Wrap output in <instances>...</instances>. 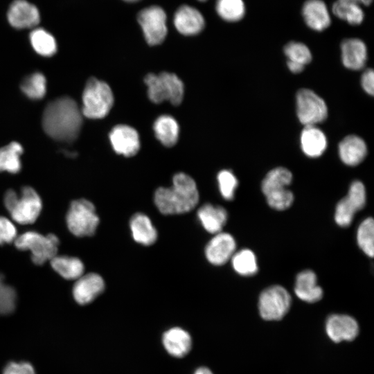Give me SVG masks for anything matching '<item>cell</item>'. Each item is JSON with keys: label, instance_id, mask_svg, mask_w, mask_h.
<instances>
[{"label": "cell", "instance_id": "7a4b0ae2", "mask_svg": "<svg viewBox=\"0 0 374 374\" xmlns=\"http://www.w3.org/2000/svg\"><path fill=\"white\" fill-rule=\"evenodd\" d=\"M198 201L199 193L195 181L183 172L174 175L171 187H160L154 193V203L164 215L189 212Z\"/></svg>", "mask_w": 374, "mask_h": 374}, {"label": "cell", "instance_id": "30bf717a", "mask_svg": "<svg viewBox=\"0 0 374 374\" xmlns=\"http://www.w3.org/2000/svg\"><path fill=\"white\" fill-rule=\"evenodd\" d=\"M291 296L280 285H273L264 290L260 295L258 308L261 317L267 321L281 319L288 312Z\"/></svg>", "mask_w": 374, "mask_h": 374}, {"label": "cell", "instance_id": "8d00e7d4", "mask_svg": "<svg viewBox=\"0 0 374 374\" xmlns=\"http://www.w3.org/2000/svg\"><path fill=\"white\" fill-rule=\"evenodd\" d=\"M16 303V291L6 283L3 275L0 273V315L12 313L15 309Z\"/></svg>", "mask_w": 374, "mask_h": 374}, {"label": "cell", "instance_id": "9c48e42d", "mask_svg": "<svg viewBox=\"0 0 374 374\" xmlns=\"http://www.w3.org/2000/svg\"><path fill=\"white\" fill-rule=\"evenodd\" d=\"M296 112L304 126H312L326 119L328 107L323 99L315 92L301 89L296 93Z\"/></svg>", "mask_w": 374, "mask_h": 374}, {"label": "cell", "instance_id": "44dd1931", "mask_svg": "<svg viewBox=\"0 0 374 374\" xmlns=\"http://www.w3.org/2000/svg\"><path fill=\"white\" fill-rule=\"evenodd\" d=\"M339 155L346 165L355 166L359 164L367 154L364 141L357 135H348L341 141L338 146Z\"/></svg>", "mask_w": 374, "mask_h": 374}, {"label": "cell", "instance_id": "1f68e13d", "mask_svg": "<svg viewBox=\"0 0 374 374\" xmlns=\"http://www.w3.org/2000/svg\"><path fill=\"white\" fill-rule=\"evenodd\" d=\"M215 8L218 15L229 22L241 20L246 12L243 0H217Z\"/></svg>", "mask_w": 374, "mask_h": 374}, {"label": "cell", "instance_id": "4fadbf2b", "mask_svg": "<svg viewBox=\"0 0 374 374\" xmlns=\"http://www.w3.org/2000/svg\"><path fill=\"white\" fill-rule=\"evenodd\" d=\"M109 139L114 151L125 157L135 155L140 148L139 134L126 125L115 126L109 133Z\"/></svg>", "mask_w": 374, "mask_h": 374}, {"label": "cell", "instance_id": "277c9868", "mask_svg": "<svg viewBox=\"0 0 374 374\" xmlns=\"http://www.w3.org/2000/svg\"><path fill=\"white\" fill-rule=\"evenodd\" d=\"M292 180V172L282 167L274 168L267 174L262 182V191L271 208L283 211L292 205L294 195L287 188Z\"/></svg>", "mask_w": 374, "mask_h": 374}, {"label": "cell", "instance_id": "d6986e66", "mask_svg": "<svg viewBox=\"0 0 374 374\" xmlns=\"http://www.w3.org/2000/svg\"><path fill=\"white\" fill-rule=\"evenodd\" d=\"M302 16L306 25L316 31H323L331 23L329 10L322 0H307L302 7Z\"/></svg>", "mask_w": 374, "mask_h": 374}, {"label": "cell", "instance_id": "7402d4cb", "mask_svg": "<svg viewBox=\"0 0 374 374\" xmlns=\"http://www.w3.org/2000/svg\"><path fill=\"white\" fill-rule=\"evenodd\" d=\"M163 345L166 351L175 357L186 355L192 347V339L185 330L175 327L166 331L162 337Z\"/></svg>", "mask_w": 374, "mask_h": 374}, {"label": "cell", "instance_id": "ab89813d", "mask_svg": "<svg viewBox=\"0 0 374 374\" xmlns=\"http://www.w3.org/2000/svg\"><path fill=\"white\" fill-rule=\"evenodd\" d=\"M3 374H35V372L28 362H11L5 367Z\"/></svg>", "mask_w": 374, "mask_h": 374}, {"label": "cell", "instance_id": "bcb514c9", "mask_svg": "<svg viewBox=\"0 0 374 374\" xmlns=\"http://www.w3.org/2000/svg\"><path fill=\"white\" fill-rule=\"evenodd\" d=\"M200 1H206V0H199Z\"/></svg>", "mask_w": 374, "mask_h": 374}, {"label": "cell", "instance_id": "52a82bcc", "mask_svg": "<svg viewBox=\"0 0 374 374\" xmlns=\"http://www.w3.org/2000/svg\"><path fill=\"white\" fill-rule=\"evenodd\" d=\"M15 247L21 251H30L32 262L42 265L57 255L59 246L58 238L50 233L44 235L37 231H26L15 239Z\"/></svg>", "mask_w": 374, "mask_h": 374}, {"label": "cell", "instance_id": "2e32d148", "mask_svg": "<svg viewBox=\"0 0 374 374\" xmlns=\"http://www.w3.org/2000/svg\"><path fill=\"white\" fill-rule=\"evenodd\" d=\"M7 15L10 24L18 29L35 27L40 21L37 8L26 0L14 1Z\"/></svg>", "mask_w": 374, "mask_h": 374}, {"label": "cell", "instance_id": "603a6c76", "mask_svg": "<svg viewBox=\"0 0 374 374\" xmlns=\"http://www.w3.org/2000/svg\"><path fill=\"white\" fill-rule=\"evenodd\" d=\"M294 292L298 298L308 303L317 302L323 296V290L317 283L316 274L308 269L297 275Z\"/></svg>", "mask_w": 374, "mask_h": 374}, {"label": "cell", "instance_id": "60d3db41", "mask_svg": "<svg viewBox=\"0 0 374 374\" xmlns=\"http://www.w3.org/2000/svg\"><path fill=\"white\" fill-rule=\"evenodd\" d=\"M361 83L364 90L373 96L374 93V73L372 69H368L364 72Z\"/></svg>", "mask_w": 374, "mask_h": 374}, {"label": "cell", "instance_id": "f6af8a7d", "mask_svg": "<svg viewBox=\"0 0 374 374\" xmlns=\"http://www.w3.org/2000/svg\"><path fill=\"white\" fill-rule=\"evenodd\" d=\"M123 1H127V2H135V1H138L139 0H123Z\"/></svg>", "mask_w": 374, "mask_h": 374}, {"label": "cell", "instance_id": "8992f818", "mask_svg": "<svg viewBox=\"0 0 374 374\" xmlns=\"http://www.w3.org/2000/svg\"><path fill=\"white\" fill-rule=\"evenodd\" d=\"M144 82L148 87V95L152 102L161 103L168 100L173 105H179L181 103L184 87L182 81L175 73H149L145 77Z\"/></svg>", "mask_w": 374, "mask_h": 374}, {"label": "cell", "instance_id": "8fae6325", "mask_svg": "<svg viewBox=\"0 0 374 374\" xmlns=\"http://www.w3.org/2000/svg\"><path fill=\"white\" fill-rule=\"evenodd\" d=\"M138 21L150 45L163 42L167 35L166 15L161 7L152 6L142 10L138 15Z\"/></svg>", "mask_w": 374, "mask_h": 374}, {"label": "cell", "instance_id": "9a60e30c", "mask_svg": "<svg viewBox=\"0 0 374 374\" xmlns=\"http://www.w3.org/2000/svg\"><path fill=\"white\" fill-rule=\"evenodd\" d=\"M104 289L103 278L98 274L89 273L76 279L72 294L78 304L86 305L92 302Z\"/></svg>", "mask_w": 374, "mask_h": 374}, {"label": "cell", "instance_id": "7bdbcfd3", "mask_svg": "<svg viewBox=\"0 0 374 374\" xmlns=\"http://www.w3.org/2000/svg\"><path fill=\"white\" fill-rule=\"evenodd\" d=\"M342 1L353 3L360 6H368L372 3L373 0H342Z\"/></svg>", "mask_w": 374, "mask_h": 374}, {"label": "cell", "instance_id": "3957f363", "mask_svg": "<svg viewBox=\"0 0 374 374\" xmlns=\"http://www.w3.org/2000/svg\"><path fill=\"white\" fill-rule=\"evenodd\" d=\"M3 204L12 219L22 225L35 222L42 208L40 196L30 186L23 187L19 195L14 190H8L3 197Z\"/></svg>", "mask_w": 374, "mask_h": 374}, {"label": "cell", "instance_id": "b9f144b4", "mask_svg": "<svg viewBox=\"0 0 374 374\" xmlns=\"http://www.w3.org/2000/svg\"><path fill=\"white\" fill-rule=\"evenodd\" d=\"M288 69L294 73H301L303 69L305 66L296 62L287 61Z\"/></svg>", "mask_w": 374, "mask_h": 374}, {"label": "cell", "instance_id": "ffe728a7", "mask_svg": "<svg viewBox=\"0 0 374 374\" xmlns=\"http://www.w3.org/2000/svg\"><path fill=\"white\" fill-rule=\"evenodd\" d=\"M343 64L350 70L362 69L367 60V48L358 38H348L341 44Z\"/></svg>", "mask_w": 374, "mask_h": 374}, {"label": "cell", "instance_id": "484cf974", "mask_svg": "<svg viewBox=\"0 0 374 374\" xmlns=\"http://www.w3.org/2000/svg\"><path fill=\"white\" fill-rule=\"evenodd\" d=\"M130 224L132 237L136 242L148 246L157 240V231L146 215L135 213L132 217Z\"/></svg>", "mask_w": 374, "mask_h": 374}, {"label": "cell", "instance_id": "4316f807", "mask_svg": "<svg viewBox=\"0 0 374 374\" xmlns=\"http://www.w3.org/2000/svg\"><path fill=\"white\" fill-rule=\"evenodd\" d=\"M52 268L66 280H76L83 275V262L76 257L55 256L50 260Z\"/></svg>", "mask_w": 374, "mask_h": 374}, {"label": "cell", "instance_id": "ba28073f", "mask_svg": "<svg viewBox=\"0 0 374 374\" xmlns=\"http://www.w3.org/2000/svg\"><path fill=\"white\" fill-rule=\"evenodd\" d=\"M66 223L70 232L77 237L93 235L99 224L95 206L86 199L73 201L66 215Z\"/></svg>", "mask_w": 374, "mask_h": 374}, {"label": "cell", "instance_id": "e0dca14e", "mask_svg": "<svg viewBox=\"0 0 374 374\" xmlns=\"http://www.w3.org/2000/svg\"><path fill=\"white\" fill-rule=\"evenodd\" d=\"M328 336L335 342L352 341L357 335L359 327L353 317L346 314H332L326 323Z\"/></svg>", "mask_w": 374, "mask_h": 374}, {"label": "cell", "instance_id": "d590c367", "mask_svg": "<svg viewBox=\"0 0 374 374\" xmlns=\"http://www.w3.org/2000/svg\"><path fill=\"white\" fill-rule=\"evenodd\" d=\"M284 53L288 58V61L304 66L309 64L312 58L309 48L303 43L299 42L287 43L284 47Z\"/></svg>", "mask_w": 374, "mask_h": 374}, {"label": "cell", "instance_id": "6da1fadb", "mask_svg": "<svg viewBox=\"0 0 374 374\" xmlns=\"http://www.w3.org/2000/svg\"><path fill=\"white\" fill-rule=\"evenodd\" d=\"M82 114L76 102L70 97H61L50 102L42 116V127L52 139L73 141L80 132Z\"/></svg>", "mask_w": 374, "mask_h": 374}, {"label": "cell", "instance_id": "836d02e7", "mask_svg": "<svg viewBox=\"0 0 374 374\" xmlns=\"http://www.w3.org/2000/svg\"><path fill=\"white\" fill-rule=\"evenodd\" d=\"M21 89L24 94L31 99H41L46 92V80L39 72L26 77L21 83Z\"/></svg>", "mask_w": 374, "mask_h": 374}, {"label": "cell", "instance_id": "4dcf8cb0", "mask_svg": "<svg viewBox=\"0 0 374 374\" xmlns=\"http://www.w3.org/2000/svg\"><path fill=\"white\" fill-rule=\"evenodd\" d=\"M34 50L41 55L49 57L57 51V44L53 36L43 28H36L30 34Z\"/></svg>", "mask_w": 374, "mask_h": 374}, {"label": "cell", "instance_id": "5bb4252c", "mask_svg": "<svg viewBox=\"0 0 374 374\" xmlns=\"http://www.w3.org/2000/svg\"><path fill=\"white\" fill-rule=\"evenodd\" d=\"M235 246V241L231 234L217 233L205 248L206 258L213 265H224L234 254Z\"/></svg>", "mask_w": 374, "mask_h": 374}, {"label": "cell", "instance_id": "ac0fdd59", "mask_svg": "<svg viewBox=\"0 0 374 374\" xmlns=\"http://www.w3.org/2000/svg\"><path fill=\"white\" fill-rule=\"evenodd\" d=\"M204 19L196 8L184 5L179 8L174 16V25L182 35L198 34L204 27Z\"/></svg>", "mask_w": 374, "mask_h": 374}, {"label": "cell", "instance_id": "83f0119b", "mask_svg": "<svg viewBox=\"0 0 374 374\" xmlns=\"http://www.w3.org/2000/svg\"><path fill=\"white\" fill-rule=\"evenodd\" d=\"M155 136L165 146L172 147L177 141L179 127L176 120L168 115L157 118L153 125Z\"/></svg>", "mask_w": 374, "mask_h": 374}, {"label": "cell", "instance_id": "7c38bea8", "mask_svg": "<svg viewBox=\"0 0 374 374\" xmlns=\"http://www.w3.org/2000/svg\"><path fill=\"white\" fill-rule=\"evenodd\" d=\"M366 203V190L360 181H353L348 195L341 199L337 206L335 219L338 225L346 227L350 224L355 213L363 208Z\"/></svg>", "mask_w": 374, "mask_h": 374}, {"label": "cell", "instance_id": "cb8c5ba5", "mask_svg": "<svg viewBox=\"0 0 374 374\" xmlns=\"http://www.w3.org/2000/svg\"><path fill=\"white\" fill-rule=\"evenodd\" d=\"M300 143L304 154L312 158L320 157L327 148L326 135L316 125L304 127Z\"/></svg>", "mask_w": 374, "mask_h": 374}, {"label": "cell", "instance_id": "d6a6232c", "mask_svg": "<svg viewBox=\"0 0 374 374\" xmlns=\"http://www.w3.org/2000/svg\"><path fill=\"white\" fill-rule=\"evenodd\" d=\"M231 260L234 270L240 275L252 276L258 271L256 256L249 249H244L234 253Z\"/></svg>", "mask_w": 374, "mask_h": 374}, {"label": "cell", "instance_id": "d4e9b609", "mask_svg": "<svg viewBox=\"0 0 374 374\" xmlns=\"http://www.w3.org/2000/svg\"><path fill=\"white\" fill-rule=\"evenodd\" d=\"M197 216L206 231L211 233H220L227 220V213L223 207L211 204L201 206Z\"/></svg>", "mask_w": 374, "mask_h": 374}, {"label": "cell", "instance_id": "f35d334b", "mask_svg": "<svg viewBox=\"0 0 374 374\" xmlns=\"http://www.w3.org/2000/svg\"><path fill=\"white\" fill-rule=\"evenodd\" d=\"M17 237L15 224L7 217L0 216V245L12 242Z\"/></svg>", "mask_w": 374, "mask_h": 374}, {"label": "cell", "instance_id": "74e56055", "mask_svg": "<svg viewBox=\"0 0 374 374\" xmlns=\"http://www.w3.org/2000/svg\"><path fill=\"white\" fill-rule=\"evenodd\" d=\"M217 181L222 197L226 200H231L238 186L235 176L230 170H223L217 175Z\"/></svg>", "mask_w": 374, "mask_h": 374}, {"label": "cell", "instance_id": "5b68a950", "mask_svg": "<svg viewBox=\"0 0 374 374\" xmlns=\"http://www.w3.org/2000/svg\"><path fill=\"white\" fill-rule=\"evenodd\" d=\"M113 104L110 87L96 78L89 79L82 93V114L89 118H102L108 114Z\"/></svg>", "mask_w": 374, "mask_h": 374}, {"label": "cell", "instance_id": "e575fe53", "mask_svg": "<svg viewBox=\"0 0 374 374\" xmlns=\"http://www.w3.org/2000/svg\"><path fill=\"white\" fill-rule=\"evenodd\" d=\"M360 249L371 258L374 255V222L373 218L365 219L359 225L357 234Z\"/></svg>", "mask_w": 374, "mask_h": 374}, {"label": "cell", "instance_id": "f1b7e54d", "mask_svg": "<svg viewBox=\"0 0 374 374\" xmlns=\"http://www.w3.org/2000/svg\"><path fill=\"white\" fill-rule=\"evenodd\" d=\"M22 152V146L15 141L0 148V172L6 171L12 174L19 172L21 168L20 155Z\"/></svg>", "mask_w": 374, "mask_h": 374}, {"label": "cell", "instance_id": "ee69618b", "mask_svg": "<svg viewBox=\"0 0 374 374\" xmlns=\"http://www.w3.org/2000/svg\"><path fill=\"white\" fill-rule=\"evenodd\" d=\"M193 374H213L212 371L206 367H199L195 370Z\"/></svg>", "mask_w": 374, "mask_h": 374}, {"label": "cell", "instance_id": "f546056e", "mask_svg": "<svg viewBox=\"0 0 374 374\" xmlns=\"http://www.w3.org/2000/svg\"><path fill=\"white\" fill-rule=\"evenodd\" d=\"M332 12L337 18L350 25H359L364 19V12L362 6L342 0H337L333 3Z\"/></svg>", "mask_w": 374, "mask_h": 374}]
</instances>
